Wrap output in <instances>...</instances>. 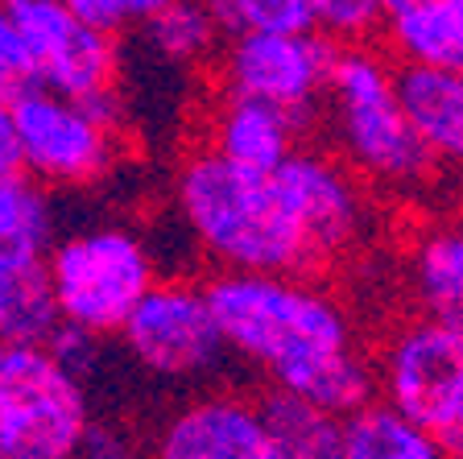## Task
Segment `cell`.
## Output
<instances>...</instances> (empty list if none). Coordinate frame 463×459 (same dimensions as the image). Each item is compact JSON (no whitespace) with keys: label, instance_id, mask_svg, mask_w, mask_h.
<instances>
[{"label":"cell","instance_id":"1","mask_svg":"<svg viewBox=\"0 0 463 459\" xmlns=\"http://www.w3.org/2000/svg\"><path fill=\"white\" fill-rule=\"evenodd\" d=\"M232 356L273 389L302 393L335 414L376 397V360L356 344L352 319L307 273H223L207 282Z\"/></svg>","mask_w":463,"mask_h":459},{"label":"cell","instance_id":"2","mask_svg":"<svg viewBox=\"0 0 463 459\" xmlns=\"http://www.w3.org/2000/svg\"><path fill=\"white\" fill-rule=\"evenodd\" d=\"M174 207L191 240L223 273H310L315 244L289 203L278 170L194 145L174 174Z\"/></svg>","mask_w":463,"mask_h":459},{"label":"cell","instance_id":"3","mask_svg":"<svg viewBox=\"0 0 463 459\" xmlns=\"http://www.w3.org/2000/svg\"><path fill=\"white\" fill-rule=\"evenodd\" d=\"M327 125L335 153L376 186L410 191L439 166L402 104L397 67L368 42L339 46L327 83Z\"/></svg>","mask_w":463,"mask_h":459},{"label":"cell","instance_id":"4","mask_svg":"<svg viewBox=\"0 0 463 459\" xmlns=\"http://www.w3.org/2000/svg\"><path fill=\"white\" fill-rule=\"evenodd\" d=\"M62 323L120 335L141 298L157 286V261L128 224H99L54 240L46 257Z\"/></svg>","mask_w":463,"mask_h":459},{"label":"cell","instance_id":"5","mask_svg":"<svg viewBox=\"0 0 463 459\" xmlns=\"http://www.w3.org/2000/svg\"><path fill=\"white\" fill-rule=\"evenodd\" d=\"M91 426L83 377L50 344L0 335V459L79 455Z\"/></svg>","mask_w":463,"mask_h":459},{"label":"cell","instance_id":"6","mask_svg":"<svg viewBox=\"0 0 463 459\" xmlns=\"http://www.w3.org/2000/svg\"><path fill=\"white\" fill-rule=\"evenodd\" d=\"M120 348L162 381H203L232 356L212 290L186 278H165L141 298L120 327Z\"/></svg>","mask_w":463,"mask_h":459},{"label":"cell","instance_id":"7","mask_svg":"<svg viewBox=\"0 0 463 459\" xmlns=\"http://www.w3.org/2000/svg\"><path fill=\"white\" fill-rule=\"evenodd\" d=\"M13 104L25 170L38 174L46 186H96L120 162V125L83 100L62 96L46 83H25L13 91Z\"/></svg>","mask_w":463,"mask_h":459},{"label":"cell","instance_id":"8","mask_svg":"<svg viewBox=\"0 0 463 459\" xmlns=\"http://www.w3.org/2000/svg\"><path fill=\"white\" fill-rule=\"evenodd\" d=\"M38 83L91 104L120 125V46L116 33L75 13L67 0H13Z\"/></svg>","mask_w":463,"mask_h":459},{"label":"cell","instance_id":"9","mask_svg":"<svg viewBox=\"0 0 463 459\" xmlns=\"http://www.w3.org/2000/svg\"><path fill=\"white\" fill-rule=\"evenodd\" d=\"M376 393L439 431L463 406V327L426 311L402 319L376 352Z\"/></svg>","mask_w":463,"mask_h":459},{"label":"cell","instance_id":"10","mask_svg":"<svg viewBox=\"0 0 463 459\" xmlns=\"http://www.w3.org/2000/svg\"><path fill=\"white\" fill-rule=\"evenodd\" d=\"M339 46L318 29L298 33H232L215 58V87L260 96L298 116H315L327 100Z\"/></svg>","mask_w":463,"mask_h":459},{"label":"cell","instance_id":"11","mask_svg":"<svg viewBox=\"0 0 463 459\" xmlns=\"http://www.w3.org/2000/svg\"><path fill=\"white\" fill-rule=\"evenodd\" d=\"M286 186L289 203L298 211L302 228H307L310 244H315L318 269H327L344 253H352L364 236L368 203L360 174L339 158V153H318V149H294L281 166H273Z\"/></svg>","mask_w":463,"mask_h":459},{"label":"cell","instance_id":"12","mask_svg":"<svg viewBox=\"0 0 463 459\" xmlns=\"http://www.w3.org/2000/svg\"><path fill=\"white\" fill-rule=\"evenodd\" d=\"M154 455L162 459H273L260 402L241 393H199L174 410L157 431Z\"/></svg>","mask_w":463,"mask_h":459},{"label":"cell","instance_id":"13","mask_svg":"<svg viewBox=\"0 0 463 459\" xmlns=\"http://www.w3.org/2000/svg\"><path fill=\"white\" fill-rule=\"evenodd\" d=\"M302 129H307V116L289 112L273 100L215 87V100L203 120V145L220 149L232 162L273 170L298 149Z\"/></svg>","mask_w":463,"mask_h":459},{"label":"cell","instance_id":"14","mask_svg":"<svg viewBox=\"0 0 463 459\" xmlns=\"http://www.w3.org/2000/svg\"><path fill=\"white\" fill-rule=\"evenodd\" d=\"M397 87H402V104L426 149L439 162L463 166V71L402 62Z\"/></svg>","mask_w":463,"mask_h":459},{"label":"cell","instance_id":"15","mask_svg":"<svg viewBox=\"0 0 463 459\" xmlns=\"http://www.w3.org/2000/svg\"><path fill=\"white\" fill-rule=\"evenodd\" d=\"M405 273L426 315L463 327V220L430 224L418 232Z\"/></svg>","mask_w":463,"mask_h":459},{"label":"cell","instance_id":"16","mask_svg":"<svg viewBox=\"0 0 463 459\" xmlns=\"http://www.w3.org/2000/svg\"><path fill=\"white\" fill-rule=\"evenodd\" d=\"M273 459H335L344 455V414L310 402L302 393L273 389L260 397Z\"/></svg>","mask_w":463,"mask_h":459},{"label":"cell","instance_id":"17","mask_svg":"<svg viewBox=\"0 0 463 459\" xmlns=\"http://www.w3.org/2000/svg\"><path fill=\"white\" fill-rule=\"evenodd\" d=\"M58 240L50 186L29 170L0 178V261H46Z\"/></svg>","mask_w":463,"mask_h":459},{"label":"cell","instance_id":"18","mask_svg":"<svg viewBox=\"0 0 463 459\" xmlns=\"http://www.w3.org/2000/svg\"><path fill=\"white\" fill-rule=\"evenodd\" d=\"M344 455L347 459H434L443 455L430 426L414 422L393 402L376 393L360 410L344 414Z\"/></svg>","mask_w":463,"mask_h":459},{"label":"cell","instance_id":"19","mask_svg":"<svg viewBox=\"0 0 463 459\" xmlns=\"http://www.w3.org/2000/svg\"><path fill=\"white\" fill-rule=\"evenodd\" d=\"M145 42L174 67H215L223 50V13L215 0H170L149 25H141Z\"/></svg>","mask_w":463,"mask_h":459},{"label":"cell","instance_id":"20","mask_svg":"<svg viewBox=\"0 0 463 459\" xmlns=\"http://www.w3.org/2000/svg\"><path fill=\"white\" fill-rule=\"evenodd\" d=\"M58 323L62 315L46 261H0V335L17 344H46Z\"/></svg>","mask_w":463,"mask_h":459},{"label":"cell","instance_id":"21","mask_svg":"<svg viewBox=\"0 0 463 459\" xmlns=\"http://www.w3.org/2000/svg\"><path fill=\"white\" fill-rule=\"evenodd\" d=\"M385 42L397 62L463 71V0H430L385 25Z\"/></svg>","mask_w":463,"mask_h":459},{"label":"cell","instance_id":"22","mask_svg":"<svg viewBox=\"0 0 463 459\" xmlns=\"http://www.w3.org/2000/svg\"><path fill=\"white\" fill-rule=\"evenodd\" d=\"M232 33H298L315 29V0H215Z\"/></svg>","mask_w":463,"mask_h":459},{"label":"cell","instance_id":"23","mask_svg":"<svg viewBox=\"0 0 463 459\" xmlns=\"http://www.w3.org/2000/svg\"><path fill=\"white\" fill-rule=\"evenodd\" d=\"M385 0H315V29L335 46H356L385 33Z\"/></svg>","mask_w":463,"mask_h":459},{"label":"cell","instance_id":"24","mask_svg":"<svg viewBox=\"0 0 463 459\" xmlns=\"http://www.w3.org/2000/svg\"><path fill=\"white\" fill-rule=\"evenodd\" d=\"M25 83H38L25 29H21V17H17V9H13V0H0V87L21 91Z\"/></svg>","mask_w":463,"mask_h":459},{"label":"cell","instance_id":"25","mask_svg":"<svg viewBox=\"0 0 463 459\" xmlns=\"http://www.w3.org/2000/svg\"><path fill=\"white\" fill-rule=\"evenodd\" d=\"M75 13H83L87 21H96V25L112 29H141L157 17V13L170 5V0H67Z\"/></svg>","mask_w":463,"mask_h":459},{"label":"cell","instance_id":"26","mask_svg":"<svg viewBox=\"0 0 463 459\" xmlns=\"http://www.w3.org/2000/svg\"><path fill=\"white\" fill-rule=\"evenodd\" d=\"M25 170V149H21V129H17V104L13 91L0 87V178L5 174Z\"/></svg>","mask_w":463,"mask_h":459},{"label":"cell","instance_id":"27","mask_svg":"<svg viewBox=\"0 0 463 459\" xmlns=\"http://www.w3.org/2000/svg\"><path fill=\"white\" fill-rule=\"evenodd\" d=\"M133 451V439H128L125 426H116V422H99L91 418V426H87L83 435V447H79V455H96V459H120Z\"/></svg>","mask_w":463,"mask_h":459},{"label":"cell","instance_id":"28","mask_svg":"<svg viewBox=\"0 0 463 459\" xmlns=\"http://www.w3.org/2000/svg\"><path fill=\"white\" fill-rule=\"evenodd\" d=\"M434 439H439V451H443V455L463 459V406L439 426V431H434Z\"/></svg>","mask_w":463,"mask_h":459},{"label":"cell","instance_id":"29","mask_svg":"<svg viewBox=\"0 0 463 459\" xmlns=\"http://www.w3.org/2000/svg\"><path fill=\"white\" fill-rule=\"evenodd\" d=\"M422 5H430V0H385V17L393 21V17H402V13L422 9ZM389 21H385V25H389Z\"/></svg>","mask_w":463,"mask_h":459}]
</instances>
